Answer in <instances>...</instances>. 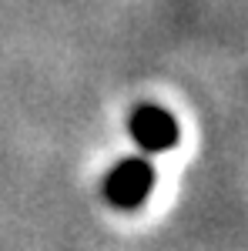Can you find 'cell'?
I'll list each match as a JSON object with an SVG mask.
<instances>
[{
  "instance_id": "7a4b0ae2",
  "label": "cell",
  "mask_w": 248,
  "mask_h": 251,
  "mask_svg": "<svg viewBox=\"0 0 248 251\" xmlns=\"http://www.w3.org/2000/svg\"><path fill=\"white\" fill-rule=\"evenodd\" d=\"M131 137L148 154L171 151L178 144V121H174L171 111H165L158 104H141L131 114Z\"/></svg>"
},
{
  "instance_id": "6da1fadb",
  "label": "cell",
  "mask_w": 248,
  "mask_h": 251,
  "mask_svg": "<svg viewBox=\"0 0 248 251\" xmlns=\"http://www.w3.org/2000/svg\"><path fill=\"white\" fill-rule=\"evenodd\" d=\"M154 188V168L144 157H124L114 171L104 181V194L108 201L121 208V211H134L148 201V194Z\"/></svg>"
}]
</instances>
